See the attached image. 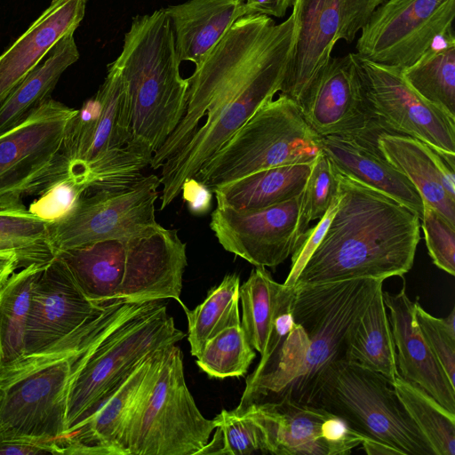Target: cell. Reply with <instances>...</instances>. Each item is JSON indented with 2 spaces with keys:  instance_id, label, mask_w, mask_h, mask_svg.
Instances as JSON below:
<instances>
[{
  "instance_id": "cell-34",
  "label": "cell",
  "mask_w": 455,
  "mask_h": 455,
  "mask_svg": "<svg viewBox=\"0 0 455 455\" xmlns=\"http://www.w3.org/2000/svg\"><path fill=\"white\" fill-rule=\"evenodd\" d=\"M391 385L434 455H455V413L399 373Z\"/></svg>"
},
{
  "instance_id": "cell-36",
  "label": "cell",
  "mask_w": 455,
  "mask_h": 455,
  "mask_svg": "<svg viewBox=\"0 0 455 455\" xmlns=\"http://www.w3.org/2000/svg\"><path fill=\"white\" fill-rule=\"evenodd\" d=\"M255 357L254 348L239 324L210 339L196 357V364L210 378H238L245 375Z\"/></svg>"
},
{
  "instance_id": "cell-32",
  "label": "cell",
  "mask_w": 455,
  "mask_h": 455,
  "mask_svg": "<svg viewBox=\"0 0 455 455\" xmlns=\"http://www.w3.org/2000/svg\"><path fill=\"white\" fill-rule=\"evenodd\" d=\"M44 267H22L0 286V364L24 355L32 291Z\"/></svg>"
},
{
  "instance_id": "cell-29",
  "label": "cell",
  "mask_w": 455,
  "mask_h": 455,
  "mask_svg": "<svg viewBox=\"0 0 455 455\" xmlns=\"http://www.w3.org/2000/svg\"><path fill=\"white\" fill-rule=\"evenodd\" d=\"M292 296L293 287L288 288L275 281L264 267H256L240 285L241 326L247 341L260 355L269 341L278 315L291 302Z\"/></svg>"
},
{
  "instance_id": "cell-10",
  "label": "cell",
  "mask_w": 455,
  "mask_h": 455,
  "mask_svg": "<svg viewBox=\"0 0 455 455\" xmlns=\"http://www.w3.org/2000/svg\"><path fill=\"white\" fill-rule=\"evenodd\" d=\"M343 419L370 439L387 443L402 455H434L380 373L354 362L337 365L323 382L315 403Z\"/></svg>"
},
{
  "instance_id": "cell-33",
  "label": "cell",
  "mask_w": 455,
  "mask_h": 455,
  "mask_svg": "<svg viewBox=\"0 0 455 455\" xmlns=\"http://www.w3.org/2000/svg\"><path fill=\"white\" fill-rule=\"evenodd\" d=\"M240 277L228 274L212 287L204 300L190 310L183 309L188 319V340L192 355L197 357L205 343L226 328L241 324L239 314Z\"/></svg>"
},
{
  "instance_id": "cell-8",
  "label": "cell",
  "mask_w": 455,
  "mask_h": 455,
  "mask_svg": "<svg viewBox=\"0 0 455 455\" xmlns=\"http://www.w3.org/2000/svg\"><path fill=\"white\" fill-rule=\"evenodd\" d=\"M321 152L320 136L306 121L299 105L279 94L262 105L194 178L212 191L265 169L312 164Z\"/></svg>"
},
{
  "instance_id": "cell-39",
  "label": "cell",
  "mask_w": 455,
  "mask_h": 455,
  "mask_svg": "<svg viewBox=\"0 0 455 455\" xmlns=\"http://www.w3.org/2000/svg\"><path fill=\"white\" fill-rule=\"evenodd\" d=\"M415 320L424 339L455 387V309L447 317L439 318L427 313L416 301Z\"/></svg>"
},
{
  "instance_id": "cell-11",
  "label": "cell",
  "mask_w": 455,
  "mask_h": 455,
  "mask_svg": "<svg viewBox=\"0 0 455 455\" xmlns=\"http://www.w3.org/2000/svg\"><path fill=\"white\" fill-rule=\"evenodd\" d=\"M76 112L49 98L0 134V207L24 204L68 175L64 143Z\"/></svg>"
},
{
  "instance_id": "cell-5",
  "label": "cell",
  "mask_w": 455,
  "mask_h": 455,
  "mask_svg": "<svg viewBox=\"0 0 455 455\" xmlns=\"http://www.w3.org/2000/svg\"><path fill=\"white\" fill-rule=\"evenodd\" d=\"M114 62L124 91L125 147L152 158L184 116L188 90L164 8L132 18Z\"/></svg>"
},
{
  "instance_id": "cell-25",
  "label": "cell",
  "mask_w": 455,
  "mask_h": 455,
  "mask_svg": "<svg viewBox=\"0 0 455 455\" xmlns=\"http://www.w3.org/2000/svg\"><path fill=\"white\" fill-rule=\"evenodd\" d=\"M377 145L385 158L415 187L423 203L455 226V165L410 136L382 132Z\"/></svg>"
},
{
  "instance_id": "cell-2",
  "label": "cell",
  "mask_w": 455,
  "mask_h": 455,
  "mask_svg": "<svg viewBox=\"0 0 455 455\" xmlns=\"http://www.w3.org/2000/svg\"><path fill=\"white\" fill-rule=\"evenodd\" d=\"M383 280L356 278L293 287V325L273 354L246 378L237 414L288 400L315 405L337 365L349 362L355 328Z\"/></svg>"
},
{
  "instance_id": "cell-1",
  "label": "cell",
  "mask_w": 455,
  "mask_h": 455,
  "mask_svg": "<svg viewBox=\"0 0 455 455\" xmlns=\"http://www.w3.org/2000/svg\"><path fill=\"white\" fill-rule=\"evenodd\" d=\"M296 37L291 14L282 23L263 14L237 19L196 67L184 116L150 167L162 168L160 210L180 194L183 182L280 91Z\"/></svg>"
},
{
  "instance_id": "cell-38",
  "label": "cell",
  "mask_w": 455,
  "mask_h": 455,
  "mask_svg": "<svg viewBox=\"0 0 455 455\" xmlns=\"http://www.w3.org/2000/svg\"><path fill=\"white\" fill-rule=\"evenodd\" d=\"M338 187L337 172L322 150L311 164V171L302 192L298 221L299 239L311 221L324 215L338 192Z\"/></svg>"
},
{
  "instance_id": "cell-9",
  "label": "cell",
  "mask_w": 455,
  "mask_h": 455,
  "mask_svg": "<svg viewBox=\"0 0 455 455\" xmlns=\"http://www.w3.org/2000/svg\"><path fill=\"white\" fill-rule=\"evenodd\" d=\"M184 337L165 303H144L106 337L74 373L68 395L66 432L146 357Z\"/></svg>"
},
{
  "instance_id": "cell-31",
  "label": "cell",
  "mask_w": 455,
  "mask_h": 455,
  "mask_svg": "<svg viewBox=\"0 0 455 455\" xmlns=\"http://www.w3.org/2000/svg\"><path fill=\"white\" fill-rule=\"evenodd\" d=\"M408 84L421 97L455 117V37L438 38L411 66L403 68Z\"/></svg>"
},
{
  "instance_id": "cell-28",
  "label": "cell",
  "mask_w": 455,
  "mask_h": 455,
  "mask_svg": "<svg viewBox=\"0 0 455 455\" xmlns=\"http://www.w3.org/2000/svg\"><path fill=\"white\" fill-rule=\"evenodd\" d=\"M74 34L60 39L0 106V134L19 124L51 98L62 73L79 59Z\"/></svg>"
},
{
  "instance_id": "cell-44",
  "label": "cell",
  "mask_w": 455,
  "mask_h": 455,
  "mask_svg": "<svg viewBox=\"0 0 455 455\" xmlns=\"http://www.w3.org/2000/svg\"><path fill=\"white\" fill-rule=\"evenodd\" d=\"M294 0H245L249 14L283 18Z\"/></svg>"
},
{
  "instance_id": "cell-22",
  "label": "cell",
  "mask_w": 455,
  "mask_h": 455,
  "mask_svg": "<svg viewBox=\"0 0 455 455\" xmlns=\"http://www.w3.org/2000/svg\"><path fill=\"white\" fill-rule=\"evenodd\" d=\"M389 309V323L396 352L399 374L411 381L451 412L455 413V387L424 339L415 320V302L407 293L405 283L395 294L382 293Z\"/></svg>"
},
{
  "instance_id": "cell-42",
  "label": "cell",
  "mask_w": 455,
  "mask_h": 455,
  "mask_svg": "<svg viewBox=\"0 0 455 455\" xmlns=\"http://www.w3.org/2000/svg\"><path fill=\"white\" fill-rule=\"evenodd\" d=\"M339 204V193L338 187V192L324 215L319 219V221L315 226L307 228L301 235L294 252L291 254V270L283 283L284 286L288 288H292L294 286L295 282L307 259L322 241L323 236L338 209Z\"/></svg>"
},
{
  "instance_id": "cell-45",
  "label": "cell",
  "mask_w": 455,
  "mask_h": 455,
  "mask_svg": "<svg viewBox=\"0 0 455 455\" xmlns=\"http://www.w3.org/2000/svg\"><path fill=\"white\" fill-rule=\"evenodd\" d=\"M50 453L52 450L43 444L23 440L0 442V455H35Z\"/></svg>"
},
{
  "instance_id": "cell-41",
  "label": "cell",
  "mask_w": 455,
  "mask_h": 455,
  "mask_svg": "<svg viewBox=\"0 0 455 455\" xmlns=\"http://www.w3.org/2000/svg\"><path fill=\"white\" fill-rule=\"evenodd\" d=\"M88 188L84 180L68 174L44 191L28 209L38 219L54 222L74 207Z\"/></svg>"
},
{
  "instance_id": "cell-37",
  "label": "cell",
  "mask_w": 455,
  "mask_h": 455,
  "mask_svg": "<svg viewBox=\"0 0 455 455\" xmlns=\"http://www.w3.org/2000/svg\"><path fill=\"white\" fill-rule=\"evenodd\" d=\"M213 419L216 422V432L197 454L268 453L264 431L248 414L222 410Z\"/></svg>"
},
{
  "instance_id": "cell-24",
  "label": "cell",
  "mask_w": 455,
  "mask_h": 455,
  "mask_svg": "<svg viewBox=\"0 0 455 455\" xmlns=\"http://www.w3.org/2000/svg\"><path fill=\"white\" fill-rule=\"evenodd\" d=\"M320 144L338 172L391 197L422 219L424 203L421 196L385 158L377 140L331 135L320 137Z\"/></svg>"
},
{
  "instance_id": "cell-40",
  "label": "cell",
  "mask_w": 455,
  "mask_h": 455,
  "mask_svg": "<svg viewBox=\"0 0 455 455\" xmlns=\"http://www.w3.org/2000/svg\"><path fill=\"white\" fill-rule=\"evenodd\" d=\"M421 228L433 263L455 275V226L440 212L424 203Z\"/></svg>"
},
{
  "instance_id": "cell-12",
  "label": "cell",
  "mask_w": 455,
  "mask_h": 455,
  "mask_svg": "<svg viewBox=\"0 0 455 455\" xmlns=\"http://www.w3.org/2000/svg\"><path fill=\"white\" fill-rule=\"evenodd\" d=\"M160 185V178L150 174L122 189L85 191L64 217L49 222L55 253L130 237L155 226Z\"/></svg>"
},
{
  "instance_id": "cell-43",
  "label": "cell",
  "mask_w": 455,
  "mask_h": 455,
  "mask_svg": "<svg viewBox=\"0 0 455 455\" xmlns=\"http://www.w3.org/2000/svg\"><path fill=\"white\" fill-rule=\"evenodd\" d=\"M181 192L183 200L192 214L203 215L211 209L212 191L194 177L183 182Z\"/></svg>"
},
{
  "instance_id": "cell-27",
  "label": "cell",
  "mask_w": 455,
  "mask_h": 455,
  "mask_svg": "<svg viewBox=\"0 0 455 455\" xmlns=\"http://www.w3.org/2000/svg\"><path fill=\"white\" fill-rule=\"evenodd\" d=\"M312 164L265 169L212 190L219 207L258 210L288 201L303 192Z\"/></svg>"
},
{
  "instance_id": "cell-46",
  "label": "cell",
  "mask_w": 455,
  "mask_h": 455,
  "mask_svg": "<svg viewBox=\"0 0 455 455\" xmlns=\"http://www.w3.org/2000/svg\"><path fill=\"white\" fill-rule=\"evenodd\" d=\"M20 267V263L14 254H0V286L10 277V275Z\"/></svg>"
},
{
  "instance_id": "cell-14",
  "label": "cell",
  "mask_w": 455,
  "mask_h": 455,
  "mask_svg": "<svg viewBox=\"0 0 455 455\" xmlns=\"http://www.w3.org/2000/svg\"><path fill=\"white\" fill-rule=\"evenodd\" d=\"M455 0H386L356 42L360 59L405 68L452 30Z\"/></svg>"
},
{
  "instance_id": "cell-20",
  "label": "cell",
  "mask_w": 455,
  "mask_h": 455,
  "mask_svg": "<svg viewBox=\"0 0 455 455\" xmlns=\"http://www.w3.org/2000/svg\"><path fill=\"white\" fill-rule=\"evenodd\" d=\"M105 307L84 296L67 263L56 255L45 265L33 288L24 355L51 346Z\"/></svg>"
},
{
  "instance_id": "cell-23",
  "label": "cell",
  "mask_w": 455,
  "mask_h": 455,
  "mask_svg": "<svg viewBox=\"0 0 455 455\" xmlns=\"http://www.w3.org/2000/svg\"><path fill=\"white\" fill-rule=\"evenodd\" d=\"M88 0H52L31 26L0 55V106L63 37L74 34Z\"/></svg>"
},
{
  "instance_id": "cell-30",
  "label": "cell",
  "mask_w": 455,
  "mask_h": 455,
  "mask_svg": "<svg viewBox=\"0 0 455 455\" xmlns=\"http://www.w3.org/2000/svg\"><path fill=\"white\" fill-rule=\"evenodd\" d=\"M382 293L383 285H380L355 328L348 357L349 362L380 373L392 383L399 372L395 342Z\"/></svg>"
},
{
  "instance_id": "cell-26",
  "label": "cell",
  "mask_w": 455,
  "mask_h": 455,
  "mask_svg": "<svg viewBox=\"0 0 455 455\" xmlns=\"http://www.w3.org/2000/svg\"><path fill=\"white\" fill-rule=\"evenodd\" d=\"M164 11L180 60L196 67L237 19L249 14L245 0H188Z\"/></svg>"
},
{
  "instance_id": "cell-7",
  "label": "cell",
  "mask_w": 455,
  "mask_h": 455,
  "mask_svg": "<svg viewBox=\"0 0 455 455\" xmlns=\"http://www.w3.org/2000/svg\"><path fill=\"white\" fill-rule=\"evenodd\" d=\"M216 422L199 411L185 380L183 354L159 349L125 421L120 455H197Z\"/></svg>"
},
{
  "instance_id": "cell-13",
  "label": "cell",
  "mask_w": 455,
  "mask_h": 455,
  "mask_svg": "<svg viewBox=\"0 0 455 455\" xmlns=\"http://www.w3.org/2000/svg\"><path fill=\"white\" fill-rule=\"evenodd\" d=\"M386 0H294L296 37L280 88L299 106L339 40L351 44Z\"/></svg>"
},
{
  "instance_id": "cell-18",
  "label": "cell",
  "mask_w": 455,
  "mask_h": 455,
  "mask_svg": "<svg viewBox=\"0 0 455 455\" xmlns=\"http://www.w3.org/2000/svg\"><path fill=\"white\" fill-rule=\"evenodd\" d=\"M302 193L288 201L258 210L219 207L210 228L227 251L255 267H273L294 252Z\"/></svg>"
},
{
  "instance_id": "cell-3",
  "label": "cell",
  "mask_w": 455,
  "mask_h": 455,
  "mask_svg": "<svg viewBox=\"0 0 455 455\" xmlns=\"http://www.w3.org/2000/svg\"><path fill=\"white\" fill-rule=\"evenodd\" d=\"M337 177L338 209L294 286L403 276L420 240L418 214L338 172Z\"/></svg>"
},
{
  "instance_id": "cell-19",
  "label": "cell",
  "mask_w": 455,
  "mask_h": 455,
  "mask_svg": "<svg viewBox=\"0 0 455 455\" xmlns=\"http://www.w3.org/2000/svg\"><path fill=\"white\" fill-rule=\"evenodd\" d=\"M124 91L116 64L108 65L107 76L95 96L73 117L64 143L68 174L87 180L88 170L113 151L125 147L123 124ZM89 185V183H88Z\"/></svg>"
},
{
  "instance_id": "cell-4",
  "label": "cell",
  "mask_w": 455,
  "mask_h": 455,
  "mask_svg": "<svg viewBox=\"0 0 455 455\" xmlns=\"http://www.w3.org/2000/svg\"><path fill=\"white\" fill-rule=\"evenodd\" d=\"M142 305H109L44 349L0 364V442H33L49 447L52 454H62L68 395L74 373L93 349Z\"/></svg>"
},
{
  "instance_id": "cell-21",
  "label": "cell",
  "mask_w": 455,
  "mask_h": 455,
  "mask_svg": "<svg viewBox=\"0 0 455 455\" xmlns=\"http://www.w3.org/2000/svg\"><path fill=\"white\" fill-rule=\"evenodd\" d=\"M157 351L140 362L65 433L62 454L120 455L125 421Z\"/></svg>"
},
{
  "instance_id": "cell-6",
  "label": "cell",
  "mask_w": 455,
  "mask_h": 455,
  "mask_svg": "<svg viewBox=\"0 0 455 455\" xmlns=\"http://www.w3.org/2000/svg\"><path fill=\"white\" fill-rule=\"evenodd\" d=\"M84 296L98 307L180 299L187 244L177 230L156 224L144 232L56 254Z\"/></svg>"
},
{
  "instance_id": "cell-35",
  "label": "cell",
  "mask_w": 455,
  "mask_h": 455,
  "mask_svg": "<svg viewBox=\"0 0 455 455\" xmlns=\"http://www.w3.org/2000/svg\"><path fill=\"white\" fill-rule=\"evenodd\" d=\"M14 254L20 267L45 266L55 256L49 222L33 215L24 205L0 207V254Z\"/></svg>"
},
{
  "instance_id": "cell-47",
  "label": "cell",
  "mask_w": 455,
  "mask_h": 455,
  "mask_svg": "<svg viewBox=\"0 0 455 455\" xmlns=\"http://www.w3.org/2000/svg\"><path fill=\"white\" fill-rule=\"evenodd\" d=\"M364 451L369 455H398L401 452L394 447L372 439H367L363 443Z\"/></svg>"
},
{
  "instance_id": "cell-17",
  "label": "cell",
  "mask_w": 455,
  "mask_h": 455,
  "mask_svg": "<svg viewBox=\"0 0 455 455\" xmlns=\"http://www.w3.org/2000/svg\"><path fill=\"white\" fill-rule=\"evenodd\" d=\"M275 455H347L370 439L325 409L283 400L248 407Z\"/></svg>"
},
{
  "instance_id": "cell-15",
  "label": "cell",
  "mask_w": 455,
  "mask_h": 455,
  "mask_svg": "<svg viewBox=\"0 0 455 455\" xmlns=\"http://www.w3.org/2000/svg\"><path fill=\"white\" fill-rule=\"evenodd\" d=\"M299 108L320 136H351L377 140L385 132L373 112L366 77L355 53L331 57Z\"/></svg>"
},
{
  "instance_id": "cell-16",
  "label": "cell",
  "mask_w": 455,
  "mask_h": 455,
  "mask_svg": "<svg viewBox=\"0 0 455 455\" xmlns=\"http://www.w3.org/2000/svg\"><path fill=\"white\" fill-rule=\"evenodd\" d=\"M359 60L373 112L385 132L417 139L455 165V117L415 92L403 68Z\"/></svg>"
}]
</instances>
